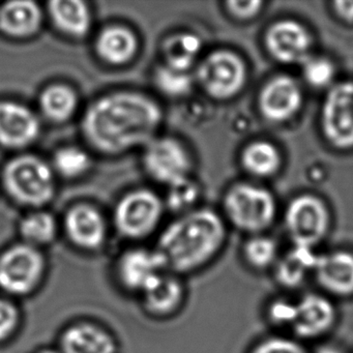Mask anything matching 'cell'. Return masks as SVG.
<instances>
[{
  "mask_svg": "<svg viewBox=\"0 0 353 353\" xmlns=\"http://www.w3.org/2000/svg\"><path fill=\"white\" fill-rule=\"evenodd\" d=\"M160 106L145 94L119 92L92 103L82 119V134L98 152L117 154L148 145L162 123Z\"/></svg>",
  "mask_w": 353,
  "mask_h": 353,
  "instance_id": "1",
  "label": "cell"
},
{
  "mask_svg": "<svg viewBox=\"0 0 353 353\" xmlns=\"http://www.w3.org/2000/svg\"><path fill=\"white\" fill-rule=\"evenodd\" d=\"M226 241L222 218L210 210H191L171 222L159 239L156 251L166 272L185 274L210 263Z\"/></svg>",
  "mask_w": 353,
  "mask_h": 353,
  "instance_id": "2",
  "label": "cell"
},
{
  "mask_svg": "<svg viewBox=\"0 0 353 353\" xmlns=\"http://www.w3.org/2000/svg\"><path fill=\"white\" fill-rule=\"evenodd\" d=\"M224 210L235 228L252 235L262 234L276 218V200L264 188L237 183L225 195Z\"/></svg>",
  "mask_w": 353,
  "mask_h": 353,
  "instance_id": "3",
  "label": "cell"
},
{
  "mask_svg": "<svg viewBox=\"0 0 353 353\" xmlns=\"http://www.w3.org/2000/svg\"><path fill=\"white\" fill-rule=\"evenodd\" d=\"M3 181L9 195L24 205H45L54 195L52 170L38 157L26 154L10 161Z\"/></svg>",
  "mask_w": 353,
  "mask_h": 353,
  "instance_id": "4",
  "label": "cell"
},
{
  "mask_svg": "<svg viewBox=\"0 0 353 353\" xmlns=\"http://www.w3.org/2000/svg\"><path fill=\"white\" fill-rule=\"evenodd\" d=\"M46 259L38 248L18 243L0 254V289L23 296L34 292L45 276Z\"/></svg>",
  "mask_w": 353,
  "mask_h": 353,
  "instance_id": "5",
  "label": "cell"
},
{
  "mask_svg": "<svg viewBox=\"0 0 353 353\" xmlns=\"http://www.w3.org/2000/svg\"><path fill=\"white\" fill-rule=\"evenodd\" d=\"M195 81L218 101L234 98L247 81V67L241 57L229 50H216L200 61Z\"/></svg>",
  "mask_w": 353,
  "mask_h": 353,
  "instance_id": "6",
  "label": "cell"
},
{
  "mask_svg": "<svg viewBox=\"0 0 353 353\" xmlns=\"http://www.w3.org/2000/svg\"><path fill=\"white\" fill-rule=\"evenodd\" d=\"M330 227V210L316 196H299L287 206L285 228L293 245L315 249L325 239Z\"/></svg>",
  "mask_w": 353,
  "mask_h": 353,
  "instance_id": "7",
  "label": "cell"
},
{
  "mask_svg": "<svg viewBox=\"0 0 353 353\" xmlns=\"http://www.w3.org/2000/svg\"><path fill=\"white\" fill-rule=\"evenodd\" d=\"M322 133L339 150H353V81L328 88L321 109Z\"/></svg>",
  "mask_w": 353,
  "mask_h": 353,
  "instance_id": "8",
  "label": "cell"
},
{
  "mask_svg": "<svg viewBox=\"0 0 353 353\" xmlns=\"http://www.w3.org/2000/svg\"><path fill=\"white\" fill-rule=\"evenodd\" d=\"M163 202L150 190H136L117 204L114 222L128 239H139L152 234L163 214Z\"/></svg>",
  "mask_w": 353,
  "mask_h": 353,
  "instance_id": "9",
  "label": "cell"
},
{
  "mask_svg": "<svg viewBox=\"0 0 353 353\" xmlns=\"http://www.w3.org/2000/svg\"><path fill=\"white\" fill-rule=\"evenodd\" d=\"M143 165L152 179L168 187L189 179L192 168L189 152L171 137L152 139L145 146Z\"/></svg>",
  "mask_w": 353,
  "mask_h": 353,
  "instance_id": "10",
  "label": "cell"
},
{
  "mask_svg": "<svg viewBox=\"0 0 353 353\" xmlns=\"http://www.w3.org/2000/svg\"><path fill=\"white\" fill-rule=\"evenodd\" d=\"M312 43L309 30L294 20H280L272 24L264 36L270 57L284 65H303L311 57Z\"/></svg>",
  "mask_w": 353,
  "mask_h": 353,
  "instance_id": "11",
  "label": "cell"
},
{
  "mask_svg": "<svg viewBox=\"0 0 353 353\" xmlns=\"http://www.w3.org/2000/svg\"><path fill=\"white\" fill-rule=\"evenodd\" d=\"M336 320V307L327 296L307 293L295 301V317L290 330L296 338L313 340L327 334Z\"/></svg>",
  "mask_w": 353,
  "mask_h": 353,
  "instance_id": "12",
  "label": "cell"
},
{
  "mask_svg": "<svg viewBox=\"0 0 353 353\" xmlns=\"http://www.w3.org/2000/svg\"><path fill=\"white\" fill-rule=\"evenodd\" d=\"M303 104L299 83L286 75L272 78L262 88L258 107L262 117L274 123H282L297 114Z\"/></svg>",
  "mask_w": 353,
  "mask_h": 353,
  "instance_id": "13",
  "label": "cell"
},
{
  "mask_svg": "<svg viewBox=\"0 0 353 353\" xmlns=\"http://www.w3.org/2000/svg\"><path fill=\"white\" fill-rule=\"evenodd\" d=\"M37 115L23 105L10 101L0 102V144L8 148L30 145L40 135Z\"/></svg>",
  "mask_w": 353,
  "mask_h": 353,
  "instance_id": "14",
  "label": "cell"
},
{
  "mask_svg": "<svg viewBox=\"0 0 353 353\" xmlns=\"http://www.w3.org/2000/svg\"><path fill=\"white\" fill-rule=\"evenodd\" d=\"M164 272V264L156 250H130L117 263L119 281L125 289L133 292H143Z\"/></svg>",
  "mask_w": 353,
  "mask_h": 353,
  "instance_id": "15",
  "label": "cell"
},
{
  "mask_svg": "<svg viewBox=\"0 0 353 353\" xmlns=\"http://www.w3.org/2000/svg\"><path fill=\"white\" fill-rule=\"evenodd\" d=\"M314 278L322 290L334 296L353 295V254L345 250L318 254Z\"/></svg>",
  "mask_w": 353,
  "mask_h": 353,
  "instance_id": "16",
  "label": "cell"
},
{
  "mask_svg": "<svg viewBox=\"0 0 353 353\" xmlns=\"http://www.w3.org/2000/svg\"><path fill=\"white\" fill-rule=\"evenodd\" d=\"M65 227L70 241L80 249H99L106 239L104 216L90 205L81 204L71 208L65 216Z\"/></svg>",
  "mask_w": 353,
  "mask_h": 353,
  "instance_id": "17",
  "label": "cell"
},
{
  "mask_svg": "<svg viewBox=\"0 0 353 353\" xmlns=\"http://www.w3.org/2000/svg\"><path fill=\"white\" fill-rule=\"evenodd\" d=\"M61 353H117V345L110 332L97 324L79 322L61 334Z\"/></svg>",
  "mask_w": 353,
  "mask_h": 353,
  "instance_id": "18",
  "label": "cell"
},
{
  "mask_svg": "<svg viewBox=\"0 0 353 353\" xmlns=\"http://www.w3.org/2000/svg\"><path fill=\"white\" fill-rule=\"evenodd\" d=\"M185 287L177 274L164 272L141 293L144 309L156 317H168L183 305Z\"/></svg>",
  "mask_w": 353,
  "mask_h": 353,
  "instance_id": "19",
  "label": "cell"
},
{
  "mask_svg": "<svg viewBox=\"0 0 353 353\" xmlns=\"http://www.w3.org/2000/svg\"><path fill=\"white\" fill-rule=\"evenodd\" d=\"M317 257L315 249L293 245L280 256L274 265L276 282L285 288L301 287L310 276H313Z\"/></svg>",
  "mask_w": 353,
  "mask_h": 353,
  "instance_id": "20",
  "label": "cell"
},
{
  "mask_svg": "<svg viewBox=\"0 0 353 353\" xmlns=\"http://www.w3.org/2000/svg\"><path fill=\"white\" fill-rule=\"evenodd\" d=\"M42 23V12L34 1L16 0L0 8V30L13 38L36 34Z\"/></svg>",
  "mask_w": 353,
  "mask_h": 353,
  "instance_id": "21",
  "label": "cell"
},
{
  "mask_svg": "<svg viewBox=\"0 0 353 353\" xmlns=\"http://www.w3.org/2000/svg\"><path fill=\"white\" fill-rule=\"evenodd\" d=\"M137 37L125 26H109L105 28L96 42L99 57L110 63L121 65L129 63L138 51Z\"/></svg>",
  "mask_w": 353,
  "mask_h": 353,
  "instance_id": "22",
  "label": "cell"
},
{
  "mask_svg": "<svg viewBox=\"0 0 353 353\" xmlns=\"http://www.w3.org/2000/svg\"><path fill=\"white\" fill-rule=\"evenodd\" d=\"M51 19L63 34L82 38L92 24L90 10L80 0H54L49 3Z\"/></svg>",
  "mask_w": 353,
  "mask_h": 353,
  "instance_id": "23",
  "label": "cell"
},
{
  "mask_svg": "<svg viewBox=\"0 0 353 353\" xmlns=\"http://www.w3.org/2000/svg\"><path fill=\"white\" fill-rule=\"evenodd\" d=\"M199 37L191 32H176L163 43L164 65L179 71L190 72L201 52Z\"/></svg>",
  "mask_w": 353,
  "mask_h": 353,
  "instance_id": "24",
  "label": "cell"
},
{
  "mask_svg": "<svg viewBox=\"0 0 353 353\" xmlns=\"http://www.w3.org/2000/svg\"><path fill=\"white\" fill-rule=\"evenodd\" d=\"M241 162L249 174L265 179L278 172L282 158L274 144L259 140L245 146L241 152Z\"/></svg>",
  "mask_w": 353,
  "mask_h": 353,
  "instance_id": "25",
  "label": "cell"
},
{
  "mask_svg": "<svg viewBox=\"0 0 353 353\" xmlns=\"http://www.w3.org/2000/svg\"><path fill=\"white\" fill-rule=\"evenodd\" d=\"M41 108L53 121H68L77 108L78 98L71 88L63 84L49 86L40 98Z\"/></svg>",
  "mask_w": 353,
  "mask_h": 353,
  "instance_id": "26",
  "label": "cell"
},
{
  "mask_svg": "<svg viewBox=\"0 0 353 353\" xmlns=\"http://www.w3.org/2000/svg\"><path fill=\"white\" fill-rule=\"evenodd\" d=\"M20 234L23 243L38 248L49 245L57 234V224L52 214L45 212L28 214L20 223Z\"/></svg>",
  "mask_w": 353,
  "mask_h": 353,
  "instance_id": "27",
  "label": "cell"
},
{
  "mask_svg": "<svg viewBox=\"0 0 353 353\" xmlns=\"http://www.w3.org/2000/svg\"><path fill=\"white\" fill-rule=\"evenodd\" d=\"M243 255L245 263L256 270L274 268L280 258L276 241L263 234L252 235L243 245Z\"/></svg>",
  "mask_w": 353,
  "mask_h": 353,
  "instance_id": "28",
  "label": "cell"
},
{
  "mask_svg": "<svg viewBox=\"0 0 353 353\" xmlns=\"http://www.w3.org/2000/svg\"><path fill=\"white\" fill-rule=\"evenodd\" d=\"M157 88L169 98H183L191 92L195 83V76L190 72L179 71L163 65L157 68L154 74Z\"/></svg>",
  "mask_w": 353,
  "mask_h": 353,
  "instance_id": "29",
  "label": "cell"
},
{
  "mask_svg": "<svg viewBox=\"0 0 353 353\" xmlns=\"http://www.w3.org/2000/svg\"><path fill=\"white\" fill-rule=\"evenodd\" d=\"M55 169L59 174L68 179L80 176L90 166V157L81 148L68 146L61 148L53 159Z\"/></svg>",
  "mask_w": 353,
  "mask_h": 353,
  "instance_id": "30",
  "label": "cell"
},
{
  "mask_svg": "<svg viewBox=\"0 0 353 353\" xmlns=\"http://www.w3.org/2000/svg\"><path fill=\"white\" fill-rule=\"evenodd\" d=\"M303 77L314 88H332L336 69L332 61L323 57H310L301 65Z\"/></svg>",
  "mask_w": 353,
  "mask_h": 353,
  "instance_id": "31",
  "label": "cell"
},
{
  "mask_svg": "<svg viewBox=\"0 0 353 353\" xmlns=\"http://www.w3.org/2000/svg\"><path fill=\"white\" fill-rule=\"evenodd\" d=\"M169 189L167 205L172 212L187 214L190 212V208H193L194 204L199 199V185L190 177L170 185Z\"/></svg>",
  "mask_w": 353,
  "mask_h": 353,
  "instance_id": "32",
  "label": "cell"
},
{
  "mask_svg": "<svg viewBox=\"0 0 353 353\" xmlns=\"http://www.w3.org/2000/svg\"><path fill=\"white\" fill-rule=\"evenodd\" d=\"M250 353H307L305 347L294 339L274 336L255 345Z\"/></svg>",
  "mask_w": 353,
  "mask_h": 353,
  "instance_id": "33",
  "label": "cell"
},
{
  "mask_svg": "<svg viewBox=\"0 0 353 353\" xmlns=\"http://www.w3.org/2000/svg\"><path fill=\"white\" fill-rule=\"evenodd\" d=\"M21 321L19 309L13 301L0 297V342L11 338Z\"/></svg>",
  "mask_w": 353,
  "mask_h": 353,
  "instance_id": "34",
  "label": "cell"
},
{
  "mask_svg": "<svg viewBox=\"0 0 353 353\" xmlns=\"http://www.w3.org/2000/svg\"><path fill=\"white\" fill-rule=\"evenodd\" d=\"M268 317L274 325L291 330L295 317V301L274 299L268 305Z\"/></svg>",
  "mask_w": 353,
  "mask_h": 353,
  "instance_id": "35",
  "label": "cell"
},
{
  "mask_svg": "<svg viewBox=\"0 0 353 353\" xmlns=\"http://www.w3.org/2000/svg\"><path fill=\"white\" fill-rule=\"evenodd\" d=\"M263 1L260 0H231L226 3V10L229 15L239 21H248L259 15L263 7Z\"/></svg>",
  "mask_w": 353,
  "mask_h": 353,
  "instance_id": "36",
  "label": "cell"
},
{
  "mask_svg": "<svg viewBox=\"0 0 353 353\" xmlns=\"http://www.w3.org/2000/svg\"><path fill=\"white\" fill-rule=\"evenodd\" d=\"M332 10L341 21L349 26L353 24V1L338 0L332 3Z\"/></svg>",
  "mask_w": 353,
  "mask_h": 353,
  "instance_id": "37",
  "label": "cell"
},
{
  "mask_svg": "<svg viewBox=\"0 0 353 353\" xmlns=\"http://www.w3.org/2000/svg\"><path fill=\"white\" fill-rule=\"evenodd\" d=\"M314 353H343V351L334 345H322V346L318 347Z\"/></svg>",
  "mask_w": 353,
  "mask_h": 353,
  "instance_id": "38",
  "label": "cell"
},
{
  "mask_svg": "<svg viewBox=\"0 0 353 353\" xmlns=\"http://www.w3.org/2000/svg\"><path fill=\"white\" fill-rule=\"evenodd\" d=\"M37 353H61V351L55 350V349H43V350L39 351Z\"/></svg>",
  "mask_w": 353,
  "mask_h": 353,
  "instance_id": "39",
  "label": "cell"
}]
</instances>
